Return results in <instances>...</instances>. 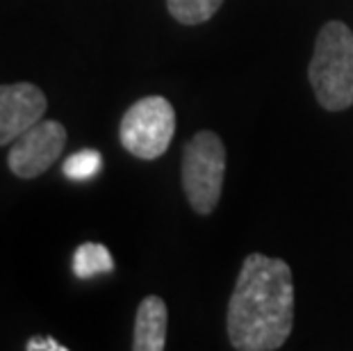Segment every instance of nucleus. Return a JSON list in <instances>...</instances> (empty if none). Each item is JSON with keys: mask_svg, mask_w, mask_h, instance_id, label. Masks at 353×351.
<instances>
[{"mask_svg": "<svg viewBox=\"0 0 353 351\" xmlns=\"http://www.w3.org/2000/svg\"><path fill=\"white\" fill-rule=\"evenodd\" d=\"M226 326L237 351H274L288 342L294 326V283L285 260L265 253L244 258Z\"/></svg>", "mask_w": 353, "mask_h": 351, "instance_id": "nucleus-1", "label": "nucleus"}, {"mask_svg": "<svg viewBox=\"0 0 353 351\" xmlns=\"http://www.w3.org/2000/svg\"><path fill=\"white\" fill-rule=\"evenodd\" d=\"M317 103L328 112L353 106V32L342 21H328L319 30L307 66Z\"/></svg>", "mask_w": 353, "mask_h": 351, "instance_id": "nucleus-2", "label": "nucleus"}, {"mask_svg": "<svg viewBox=\"0 0 353 351\" xmlns=\"http://www.w3.org/2000/svg\"><path fill=\"white\" fill-rule=\"evenodd\" d=\"M226 176V148L212 130H201L185 144L183 190L199 214H212L221 199Z\"/></svg>", "mask_w": 353, "mask_h": 351, "instance_id": "nucleus-3", "label": "nucleus"}, {"mask_svg": "<svg viewBox=\"0 0 353 351\" xmlns=\"http://www.w3.org/2000/svg\"><path fill=\"white\" fill-rule=\"evenodd\" d=\"M176 132L174 106L162 96H146L132 103L119 126V139L139 160H155L167 153Z\"/></svg>", "mask_w": 353, "mask_h": 351, "instance_id": "nucleus-4", "label": "nucleus"}, {"mask_svg": "<svg viewBox=\"0 0 353 351\" xmlns=\"http://www.w3.org/2000/svg\"><path fill=\"white\" fill-rule=\"evenodd\" d=\"M66 144V128L59 121H39L12 144L7 164L12 174L32 181L59 160Z\"/></svg>", "mask_w": 353, "mask_h": 351, "instance_id": "nucleus-5", "label": "nucleus"}, {"mask_svg": "<svg viewBox=\"0 0 353 351\" xmlns=\"http://www.w3.org/2000/svg\"><path fill=\"white\" fill-rule=\"evenodd\" d=\"M46 94L32 82L0 85V146L17 141L26 130L43 119Z\"/></svg>", "mask_w": 353, "mask_h": 351, "instance_id": "nucleus-6", "label": "nucleus"}, {"mask_svg": "<svg viewBox=\"0 0 353 351\" xmlns=\"http://www.w3.org/2000/svg\"><path fill=\"white\" fill-rule=\"evenodd\" d=\"M167 324L169 312L167 303L160 297H146L139 303L137 317H134V335L132 349L134 351H162L167 347Z\"/></svg>", "mask_w": 353, "mask_h": 351, "instance_id": "nucleus-7", "label": "nucleus"}, {"mask_svg": "<svg viewBox=\"0 0 353 351\" xmlns=\"http://www.w3.org/2000/svg\"><path fill=\"white\" fill-rule=\"evenodd\" d=\"M112 270H114V258L108 251V246L85 242L73 253V274L82 281L94 279L99 274H110Z\"/></svg>", "mask_w": 353, "mask_h": 351, "instance_id": "nucleus-8", "label": "nucleus"}, {"mask_svg": "<svg viewBox=\"0 0 353 351\" xmlns=\"http://www.w3.org/2000/svg\"><path fill=\"white\" fill-rule=\"evenodd\" d=\"M223 0H167L169 14L183 26L205 23L219 12Z\"/></svg>", "mask_w": 353, "mask_h": 351, "instance_id": "nucleus-9", "label": "nucleus"}, {"mask_svg": "<svg viewBox=\"0 0 353 351\" xmlns=\"http://www.w3.org/2000/svg\"><path fill=\"white\" fill-rule=\"evenodd\" d=\"M101 167H103L101 153L94 151V148H85V151L69 155L62 164V171L66 178H71V181H87V178L99 174Z\"/></svg>", "mask_w": 353, "mask_h": 351, "instance_id": "nucleus-10", "label": "nucleus"}, {"mask_svg": "<svg viewBox=\"0 0 353 351\" xmlns=\"http://www.w3.org/2000/svg\"><path fill=\"white\" fill-rule=\"evenodd\" d=\"M28 351H66L64 345H59L57 340H52V338H30L28 340V345H26Z\"/></svg>", "mask_w": 353, "mask_h": 351, "instance_id": "nucleus-11", "label": "nucleus"}]
</instances>
